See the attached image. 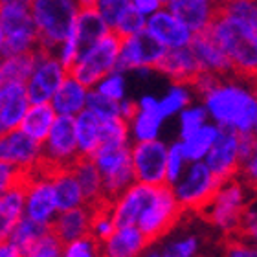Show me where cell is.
Segmentation results:
<instances>
[{
	"label": "cell",
	"instance_id": "1",
	"mask_svg": "<svg viewBox=\"0 0 257 257\" xmlns=\"http://www.w3.org/2000/svg\"><path fill=\"white\" fill-rule=\"evenodd\" d=\"M206 107L219 121V127H231L237 133L255 131V96L233 85H219L206 94Z\"/></svg>",
	"mask_w": 257,
	"mask_h": 257
},
{
	"label": "cell",
	"instance_id": "2",
	"mask_svg": "<svg viewBox=\"0 0 257 257\" xmlns=\"http://www.w3.org/2000/svg\"><path fill=\"white\" fill-rule=\"evenodd\" d=\"M39 32V46L52 52L74 30L77 17L75 0H28Z\"/></svg>",
	"mask_w": 257,
	"mask_h": 257
},
{
	"label": "cell",
	"instance_id": "3",
	"mask_svg": "<svg viewBox=\"0 0 257 257\" xmlns=\"http://www.w3.org/2000/svg\"><path fill=\"white\" fill-rule=\"evenodd\" d=\"M0 28L4 33L0 54L4 57L39 48V32L28 0H0Z\"/></svg>",
	"mask_w": 257,
	"mask_h": 257
},
{
	"label": "cell",
	"instance_id": "4",
	"mask_svg": "<svg viewBox=\"0 0 257 257\" xmlns=\"http://www.w3.org/2000/svg\"><path fill=\"white\" fill-rule=\"evenodd\" d=\"M184 215H186V209L175 197L171 184L164 182L160 186H156L155 197L151 198V202L142 209L136 224L151 244V242L158 241L160 237L166 235L167 231H171L180 222Z\"/></svg>",
	"mask_w": 257,
	"mask_h": 257
},
{
	"label": "cell",
	"instance_id": "5",
	"mask_svg": "<svg viewBox=\"0 0 257 257\" xmlns=\"http://www.w3.org/2000/svg\"><path fill=\"white\" fill-rule=\"evenodd\" d=\"M119 48L121 39L112 30H108L77 63L70 66L66 74L75 77L83 86H92L114 70Z\"/></svg>",
	"mask_w": 257,
	"mask_h": 257
},
{
	"label": "cell",
	"instance_id": "6",
	"mask_svg": "<svg viewBox=\"0 0 257 257\" xmlns=\"http://www.w3.org/2000/svg\"><path fill=\"white\" fill-rule=\"evenodd\" d=\"M220 186H222V180L215 177L206 164L195 160V164L189 167L188 175L182 178V182L177 184L175 197L182 204L186 213L200 215L213 202Z\"/></svg>",
	"mask_w": 257,
	"mask_h": 257
},
{
	"label": "cell",
	"instance_id": "7",
	"mask_svg": "<svg viewBox=\"0 0 257 257\" xmlns=\"http://www.w3.org/2000/svg\"><path fill=\"white\" fill-rule=\"evenodd\" d=\"M246 189L248 188L241 182V178L237 175L228 178L217 191L213 202L209 204L198 217H202L204 220H208L211 224L219 226L224 231L233 230L239 219L242 217V213H244V209L250 206L246 202Z\"/></svg>",
	"mask_w": 257,
	"mask_h": 257
},
{
	"label": "cell",
	"instance_id": "8",
	"mask_svg": "<svg viewBox=\"0 0 257 257\" xmlns=\"http://www.w3.org/2000/svg\"><path fill=\"white\" fill-rule=\"evenodd\" d=\"M41 156L57 164L63 171H74V166L79 158L74 116L61 114L59 118L54 119L48 136L41 144Z\"/></svg>",
	"mask_w": 257,
	"mask_h": 257
},
{
	"label": "cell",
	"instance_id": "9",
	"mask_svg": "<svg viewBox=\"0 0 257 257\" xmlns=\"http://www.w3.org/2000/svg\"><path fill=\"white\" fill-rule=\"evenodd\" d=\"M64 66L59 59H55L52 52L44 48H39L37 63L33 68L32 75L26 81V96L28 101L32 103H44L50 101V97L54 96L57 86L63 83Z\"/></svg>",
	"mask_w": 257,
	"mask_h": 257
},
{
	"label": "cell",
	"instance_id": "10",
	"mask_svg": "<svg viewBox=\"0 0 257 257\" xmlns=\"http://www.w3.org/2000/svg\"><path fill=\"white\" fill-rule=\"evenodd\" d=\"M166 160L167 149L166 145L153 140H140L133 151H131V162H133L134 180L149 186H160L166 182Z\"/></svg>",
	"mask_w": 257,
	"mask_h": 257
},
{
	"label": "cell",
	"instance_id": "11",
	"mask_svg": "<svg viewBox=\"0 0 257 257\" xmlns=\"http://www.w3.org/2000/svg\"><path fill=\"white\" fill-rule=\"evenodd\" d=\"M166 46L144 28L142 32L134 33V35L121 41V48H119L114 68L133 70L142 68V66L151 68L162 55L166 54Z\"/></svg>",
	"mask_w": 257,
	"mask_h": 257
},
{
	"label": "cell",
	"instance_id": "12",
	"mask_svg": "<svg viewBox=\"0 0 257 257\" xmlns=\"http://www.w3.org/2000/svg\"><path fill=\"white\" fill-rule=\"evenodd\" d=\"M206 166L215 177L226 182L239 171V153H237V131L231 127H219V134L206 153Z\"/></svg>",
	"mask_w": 257,
	"mask_h": 257
},
{
	"label": "cell",
	"instance_id": "13",
	"mask_svg": "<svg viewBox=\"0 0 257 257\" xmlns=\"http://www.w3.org/2000/svg\"><path fill=\"white\" fill-rule=\"evenodd\" d=\"M151 68L164 72L175 81L177 85H193L197 81L198 74L202 72V64L198 63L197 55L193 54L189 44L180 46V48H167L166 54L156 61Z\"/></svg>",
	"mask_w": 257,
	"mask_h": 257
},
{
	"label": "cell",
	"instance_id": "14",
	"mask_svg": "<svg viewBox=\"0 0 257 257\" xmlns=\"http://www.w3.org/2000/svg\"><path fill=\"white\" fill-rule=\"evenodd\" d=\"M41 155V144L21 128H10L0 134V160L21 167H32Z\"/></svg>",
	"mask_w": 257,
	"mask_h": 257
},
{
	"label": "cell",
	"instance_id": "15",
	"mask_svg": "<svg viewBox=\"0 0 257 257\" xmlns=\"http://www.w3.org/2000/svg\"><path fill=\"white\" fill-rule=\"evenodd\" d=\"M156 186L149 184H131L125 189L119 198L114 204L112 220L116 228H125V226H134L138 220V215L142 209L151 202V198L155 197Z\"/></svg>",
	"mask_w": 257,
	"mask_h": 257
},
{
	"label": "cell",
	"instance_id": "16",
	"mask_svg": "<svg viewBox=\"0 0 257 257\" xmlns=\"http://www.w3.org/2000/svg\"><path fill=\"white\" fill-rule=\"evenodd\" d=\"M189 48L193 50V54L197 55L198 63L202 64L204 70H209V72H215L222 75H233L235 77V72H233V64H231L230 57L226 55V52L220 48L217 41H215L209 32L204 28L200 32H195L191 35V41H189Z\"/></svg>",
	"mask_w": 257,
	"mask_h": 257
},
{
	"label": "cell",
	"instance_id": "17",
	"mask_svg": "<svg viewBox=\"0 0 257 257\" xmlns=\"http://www.w3.org/2000/svg\"><path fill=\"white\" fill-rule=\"evenodd\" d=\"M147 32L160 41L166 48H180L191 41V30L182 21H178L171 11H158L153 13L149 21L145 22Z\"/></svg>",
	"mask_w": 257,
	"mask_h": 257
},
{
	"label": "cell",
	"instance_id": "18",
	"mask_svg": "<svg viewBox=\"0 0 257 257\" xmlns=\"http://www.w3.org/2000/svg\"><path fill=\"white\" fill-rule=\"evenodd\" d=\"M26 83H0V133L15 128L28 110Z\"/></svg>",
	"mask_w": 257,
	"mask_h": 257
},
{
	"label": "cell",
	"instance_id": "19",
	"mask_svg": "<svg viewBox=\"0 0 257 257\" xmlns=\"http://www.w3.org/2000/svg\"><path fill=\"white\" fill-rule=\"evenodd\" d=\"M110 28L103 17L99 15V11L96 8H88V10H79L77 17H75V26H74V35H75V61L83 57L99 39L108 32ZM68 72V70H66Z\"/></svg>",
	"mask_w": 257,
	"mask_h": 257
},
{
	"label": "cell",
	"instance_id": "20",
	"mask_svg": "<svg viewBox=\"0 0 257 257\" xmlns=\"http://www.w3.org/2000/svg\"><path fill=\"white\" fill-rule=\"evenodd\" d=\"M48 230L57 237V241L63 244V248L72 242L74 239L86 235L90 230V215L85 206H75V208L64 209L59 219L54 222H48Z\"/></svg>",
	"mask_w": 257,
	"mask_h": 257
},
{
	"label": "cell",
	"instance_id": "21",
	"mask_svg": "<svg viewBox=\"0 0 257 257\" xmlns=\"http://www.w3.org/2000/svg\"><path fill=\"white\" fill-rule=\"evenodd\" d=\"M24 206H26V215L32 217L33 220L48 224L52 220V215L55 211L54 202V189H52V180L46 178H37L30 184L26 189V198H24Z\"/></svg>",
	"mask_w": 257,
	"mask_h": 257
},
{
	"label": "cell",
	"instance_id": "22",
	"mask_svg": "<svg viewBox=\"0 0 257 257\" xmlns=\"http://www.w3.org/2000/svg\"><path fill=\"white\" fill-rule=\"evenodd\" d=\"M167 8L191 30V33L204 30L215 15V4L209 0H171Z\"/></svg>",
	"mask_w": 257,
	"mask_h": 257
},
{
	"label": "cell",
	"instance_id": "23",
	"mask_svg": "<svg viewBox=\"0 0 257 257\" xmlns=\"http://www.w3.org/2000/svg\"><path fill=\"white\" fill-rule=\"evenodd\" d=\"M147 246L149 242L136 226H125L114 230L112 235L103 244V253L110 257H131L138 255Z\"/></svg>",
	"mask_w": 257,
	"mask_h": 257
},
{
	"label": "cell",
	"instance_id": "24",
	"mask_svg": "<svg viewBox=\"0 0 257 257\" xmlns=\"http://www.w3.org/2000/svg\"><path fill=\"white\" fill-rule=\"evenodd\" d=\"M86 86H83L79 81L72 77V75H64L63 83L57 86L54 92L52 99V107L57 114H70L74 116L85 107V97H86Z\"/></svg>",
	"mask_w": 257,
	"mask_h": 257
},
{
	"label": "cell",
	"instance_id": "25",
	"mask_svg": "<svg viewBox=\"0 0 257 257\" xmlns=\"http://www.w3.org/2000/svg\"><path fill=\"white\" fill-rule=\"evenodd\" d=\"M74 175L79 182L81 193H83V206H90L103 197L101 175L92 160V156L79 155L77 164L74 166Z\"/></svg>",
	"mask_w": 257,
	"mask_h": 257
},
{
	"label": "cell",
	"instance_id": "26",
	"mask_svg": "<svg viewBox=\"0 0 257 257\" xmlns=\"http://www.w3.org/2000/svg\"><path fill=\"white\" fill-rule=\"evenodd\" d=\"M55 119V110L48 101L33 103V107H28L26 114L21 119V131L26 133L30 138L43 144L50 133V127Z\"/></svg>",
	"mask_w": 257,
	"mask_h": 257
},
{
	"label": "cell",
	"instance_id": "27",
	"mask_svg": "<svg viewBox=\"0 0 257 257\" xmlns=\"http://www.w3.org/2000/svg\"><path fill=\"white\" fill-rule=\"evenodd\" d=\"M164 118L160 110V103L155 97H144L138 105V112L131 121H133L134 134L138 140H153L158 134V127Z\"/></svg>",
	"mask_w": 257,
	"mask_h": 257
},
{
	"label": "cell",
	"instance_id": "28",
	"mask_svg": "<svg viewBox=\"0 0 257 257\" xmlns=\"http://www.w3.org/2000/svg\"><path fill=\"white\" fill-rule=\"evenodd\" d=\"M24 198H26V189L22 188L0 193V242L8 239L11 228L21 219L22 209H24Z\"/></svg>",
	"mask_w": 257,
	"mask_h": 257
},
{
	"label": "cell",
	"instance_id": "29",
	"mask_svg": "<svg viewBox=\"0 0 257 257\" xmlns=\"http://www.w3.org/2000/svg\"><path fill=\"white\" fill-rule=\"evenodd\" d=\"M52 189H54L55 209L64 211L75 206H83V193L74 171H64L52 178Z\"/></svg>",
	"mask_w": 257,
	"mask_h": 257
},
{
	"label": "cell",
	"instance_id": "30",
	"mask_svg": "<svg viewBox=\"0 0 257 257\" xmlns=\"http://www.w3.org/2000/svg\"><path fill=\"white\" fill-rule=\"evenodd\" d=\"M99 121L92 110H79V116L75 118V138H77V149L79 155L92 156L99 145Z\"/></svg>",
	"mask_w": 257,
	"mask_h": 257
},
{
	"label": "cell",
	"instance_id": "31",
	"mask_svg": "<svg viewBox=\"0 0 257 257\" xmlns=\"http://www.w3.org/2000/svg\"><path fill=\"white\" fill-rule=\"evenodd\" d=\"M41 48V46H39ZM37 50H28L22 54L8 55L0 66V83L6 81H17V83H26L28 77L32 75L35 63H37Z\"/></svg>",
	"mask_w": 257,
	"mask_h": 257
},
{
	"label": "cell",
	"instance_id": "32",
	"mask_svg": "<svg viewBox=\"0 0 257 257\" xmlns=\"http://www.w3.org/2000/svg\"><path fill=\"white\" fill-rule=\"evenodd\" d=\"M46 230H48V224L39 222V220H33L32 217H28V215L26 217L21 215V219L17 220V224L11 228L10 235H8V241L13 242V244L21 250L22 255H26L28 248L32 246L33 242L37 241Z\"/></svg>",
	"mask_w": 257,
	"mask_h": 257
},
{
	"label": "cell",
	"instance_id": "33",
	"mask_svg": "<svg viewBox=\"0 0 257 257\" xmlns=\"http://www.w3.org/2000/svg\"><path fill=\"white\" fill-rule=\"evenodd\" d=\"M217 134H219V128L217 127L202 125V127H198L193 134H189L188 138H184V144H180L184 160L195 162V160H200L202 156H206L208 149L211 147L215 138H217Z\"/></svg>",
	"mask_w": 257,
	"mask_h": 257
},
{
	"label": "cell",
	"instance_id": "34",
	"mask_svg": "<svg viewBox=\"0 0 257 257\" xmlns=\"http://www.w3.org/2000/svg\"><path fill=\"white\" fill-rule=\"evenodd\" d=\"M144 28H145V15L140 13L133 4H128L127 8L119 13V17L116 19V22H114V26L110 28V30L123 41V39L131 37L134 33L142 32Z\"/></svg>",
	"mask_w": 257,
	"mask_h": 257
},
{
	"label": "cell",
	"instance_id": "35",
	"mask_svg": "<svg viewBox=\"0 0 257 257\" xmlns=\"http://www.w3.org/2000/svg\"><path fill=\"white\" fill-rule=\"evenodd\" d=\"M128 121L123 116L101 119L99 121V144H114L125 145L127 144Z\"/></svg>",
	"mask_w": 257,
	"mask_h": 257
},
{
	"label": "cell",
	"instance_id": "36",
	"mask_svg": "<svg viewBox=\"0 0 257 257\" xmlns=\"http://www.w3.org/2000/svg\"><path fill=\"white\" fill-rule=\"evenodd\" d=\"M85 105L88 107V110H92L99 119H108V118H114V116H121V105H119V101L105 96V94H101L99 90L88 92L85 97Z\"/></svg>",
	"mask_w": 257,
	"mask_h": 257
},
{
	"label": "cell",
	"instance_id": "37",
	"mask_svg": "<svg viewBox=\"0 0 257 257\" xmlns=\"http://www.w3.org/2000/svg\"><path fill=\"white\" fill-rule=\"evenodd\" d=\"M63 253V244L50 230H46L32 246L28 248L26 255L32 257H57Z\"/></svg>",
	"mask_w": 257,
	"mask_h": 257
},
{
	"label": "cell",
	"instance_id": "38",
	"mask_svg": "<svg viewBox=\"0 0 257 257\" xmlns=\"http://www.w3.org/2000/svg\"><path fill=\"white\" fill-rule=\"evenodd\" d=\"M160 103V110L164 116H171V114L178 112V110H182L186 105L189 103V94L184 90L182 86L178 85L175 86L171 92H169V96L164 97Z\"/></svg>",
	"mask_w": 257,
	"mask_h": 257
},
{
	"label": "cell",
	"instance_id": "39",
	"mask_svg": "<svg viewBox=\"0 0 257 257\" xmlns=\"http://www.w3.org/2000/svg\"><path fill=\"white\" fill-rule=\"evenodd\" d=\"M131 4V0H96V10L103 17V21L107 22L108 28L114 26L119 13Z\"/></svg>",
	"mask_w": 257,
	"mask_h": 257
},
{
	"label": "cell",
	"instance_id": "40",
	"mask_svg": "<svg viewBox=\"0 0 257 257\" xmlns=\"http://www.w3.org/2000/svg\"><path fill=\"white\" fill-rule=\"evenodd\" d=\"M182 164H184V156L182 149H180V144H175L171 149L167 151V160H166V182L167 184H175L182 173Z\"/></svg>",
	"mask_w": 257,
	"mask_h": 257
},
{
	"label": "cell",
	"instance_id": "41",
	"mask_svg": "<svg viewBox=\"0 0 257 257\" xmlns=\"http://www.w3.org/2000/svg\"><path fill=\"white\" fill-rule=\"evenodd\" d=\"M206 121V110L200 107L189 108L182 112V123H180V136L188 138L189 134H193L198 127H202Z\"/></svg>",
	"mask_w": 257,
	"mask_h": 257
},
{
	"label": "cell",
	"instance_id": "42",
	"mask_svg": "<svg viewBox=\"0 0 257 257\" xmlns=\"http://www.w3.org/2000/svg\"><path fill=\"white\" fill-rule=\"evenodd\" d=\"M123 90H125V83H123V77L119 74L108 75L107 79L101 81V85H99V92L108 97H112V99H116V101H119L123 97Z\"/></svg>",
	"mask_w": 257,
	"mask_h": 257
},
{
	"label": "cell",
	"instance_id": "43",
	"mask_svg": "<svg viewBox=\"0 0 257 257\" xmlns=\"http://www.w3.org/2000/svg\"><path fill=\"white\" fill-rule=\"evenodd\" d=\"M224 250L228 255L233 257H255V248L246 246L244 241L230 235H224Z\"/></svg>",
	"mask_w": 257,
	"mask_h": 257
},
{
	"label": "cell",
	"instance_id": "44",
	"mask_svg": "<svg viewBox=\"0 0 257 257\" xmlns=\"http://www.w3.org/2000/svg\"><path fill=\"white\" fill-rule=\"evenodd\" d=\"M197 246H198L197 239H195V237H189V239H186V241L177 242V244H173V246L166 248L162 255H167V257H189V255H193V253H195Z\"/></svg>",
	"mask_w": 257,
	"mask_h": 257
},
{
	"label": "cell",
	"instance_id": "45",
	"mask_svg": "<svg viewBox=\"0 0 257 257\" xmlns=\"http://www.w3.org/2000/svg\"><path fill=\"white\" fill-rule=\"evenodd\" d=\"M131 4L144 15H151L160 8V0H131Z\"/></svg>",
	"mask_w": 257,
	"mask_h": 257
},
{
	"label": "cell",
	"instance_id": "46",
	"mask_svg": "<svg viewBox=\"0 0 257 257\" xmlns=\"http://www.w3.org/2000/svg\"><path fill=\"white\" fill-rule=\"evenodd\" d=\"M19 255H22V253L13 242L10 241L0 242V257H19Z\"/></svg>",
	"mask_w": 257,
	"mask_h": 257
},
{
	"label": "cell",
	"instance_id": "47",
	"mask_svg": "<svg viewBox=\"0 0 257 257\" xmlns=\"http://www.w3.org/2000/svg\"><path fill=\"white\" fill-rule=\"evenodd\" d=\"M136 112H138V105L133 101H125L123 105H121V116H123L127 121H131V119L136 116Z\"/></svg>",
	"mask_w": 257,
	"mask_h": 257
},
{
	"label": "cell",
	"instance_id": "48",
	"mask_svg": "<svg viewBox=\"0 0 257 257\" xmlns=\"http://www.w3.org/2000/svg\"><path fill=\"white\" fill-rule=\"evenodd\" d=\"M79 10H88V8H96V0H75Z\"/></svg>",
	"mask_w": 257,
	"mask_h": 257
},
{
	"label": "cell",
	"instance_id": "49",
	"mask_svg": "<svg viewBox=\"0 0 257 257\" xmlns=\"http://www.w3.org/2000/svg\"><path fill=\"white\" fill-rule=\"evenodd\" d=\"M2 44H4V33H2V28H0V52H2Z\"/></svg>",
	"mask_w": 257,
	"mask_h": 257
},
{
	"label": "cell",
	"instance_id": "50",
	"mask_svg": "<svg viewBox=\"0 0 257 257\" xmlns=\"http://www.w3.org/2000/svg\"><path fill=\"white\" fill-rule=\"evenodd\" d=\"M171 0H160V4H169Z\"/></svg>",
	"mask_w": 257,
	"mask_h": 257
},
{
	"label": "cell",
	"instance_id": "51",
	"mask_svg": "<svg viewBox=\"0 0 257 257\" xmlns=\"http://www.w3.org/2000/svg\"><path fill=\"white\" fill-rule=\"evenodd\" d=\"M0 66H2V63H0Z\"/></svg>",
	"mask_w": 257,
	"mask_h": 257
}]
</instances>
